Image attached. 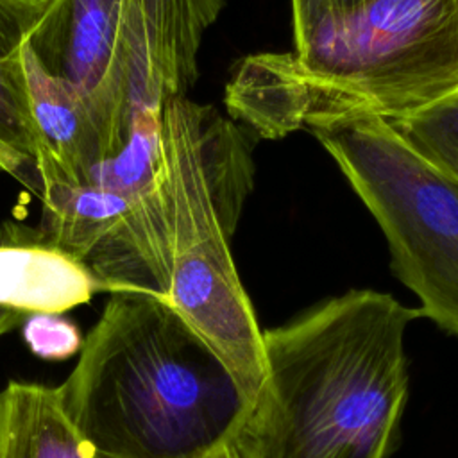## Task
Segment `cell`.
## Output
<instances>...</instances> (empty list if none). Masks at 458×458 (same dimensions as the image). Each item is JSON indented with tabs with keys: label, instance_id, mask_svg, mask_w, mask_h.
<instances>
[{
	"label": "cell",
	"instance_id": "cell-1",
	"mask_svg": "<svg viewBox=\"0 0 458 458\" xmlns=\"http://www.w3.org/2000/svg\"><path fill=\"white\" fill-rule=\"evenodd\" d=\"M458 93V0H363L324 9L290 52L245 57L225 88L234 120L284 138L401 122Z\"/></svg>",
	"mask_w": 458,
	"mask_h": 458
},
{
	"label": "cell",
	"instance_id": "cell-2",
	"mask_svg": "<svg viewBox=\"0 0 458 458\" xmlns=\"http://www.w3.org/2000/svg\"><path fill=\"white\" fill-rule=\"evenodd\" d=\"M417 317L388 293L351 290L263 331V379L231 444L236 458H385Z\"/></svg>",
	"mask_w": 458,
	"mask_h": 458
},
{
	"label": "cell",
	"instance_id": "cell-3",
	"mask_svg": "<svg viewBox=\"0 0 458 458\" xmlns=\"http://www.w3.org/2000/svg\"><path fill=\"white\" fill-rule=\"evenodd\" d=\"M57 388L97 458H209L250 406L218 352L147 292L111 293Z\"/></svg>",
	"mask_w": 458,
	"mask_h": 458
},
{
	"label": "cell",
	"instance_id": "cell-4",
	"mask_svg": "<svg viewBox=\"0 0 458 458\" xmlns=\"http://www.w3.org/2000/svg\"><path fill=\"white\" fill-rule=\"evenodd\" d=\"M157 181L170 243L166 301L252 401L265 370L263 331L229 249L252 190L250 143L215 107L172 98L161 114Z\"/></svg>",
	"mask_w": 458,
	"mask_h": 458
},
{
	"label": "cell",
	"instance_id": "cell-5",
	"mask_svg": "<svg viewBox=\"0 0 458 458\" xmlns=\"http://www.w3.org/2000/svg\"><path fill=\"white\" fill-rule=\"evenodd\" d=\"M311 134L383 229L392 270L420 301V317L458 335V179L385 120Z\"/></svg>",
	"mask_w": 458,
	"mask_h": 458
},
{
	"label": "cell",
	"instance_id": "cell-6",
	"mask_svg": "<svg viewBox=\"0 0 458 458\" xmlns=\"http://www.w3.org/2000/svg\"><path fill=\"white\" fill-rule=\"evenodd\" d=\"M224 0H118L113 50L100 89L89 98L106 161L129 141L132 120L161 114L195 84L202 36Z\"/></svg>",
	"mask_w": 458,
	"mask_h": 458
},
{
	"label": "cell",
	"instance_id": "cell-7",
	"mask_svg": "<svg viewBox=\"0 0 458 458\" xmlns=\"http://www.w3.org/2000/svg\"><path fill=\"white\" fill-rule=\"evenodd\" d=\"M134 193L97 182L50 186L41 199L39 234L86 265L114 292H147L166 299L170 243L157 184Z\"/></svg>",
	"mask_w": 458,
	"mask_h": 458
},
{
	"label": "cell",
	"instance_id": "cell-8",
	"mask_svg": "<svg viewBox=\"0 0 458 458\" xmlns=\"http://www.w3.org/2000/svg\"><path fill=\"white\" fill-rule=\"evenodd\" d=\"M23 64L38 143V195L50 186H86L106 161L102 131L88 95L50 75L27 41Z\"/></svg>",
	"mask_w": 458,
	"mask_h": 458
},
{
	"label": "cell",
	"instance_id": "cell-9",
	"mask_svg": "<svg viewBox=\"0 0 458 458\" xmlns=\"http://www.w3.org/2000/svg\"><path fill=\"white\" fill-rule=\"evenodd\" d=\"M104 283L81 261L18 222L0 229V306L32 313H64L86 304Z\"/></svg>",
	"mask_w": 458,
	"mask_h": 458
},
{
	"label": "cell",
	"instance_id": "cell-10",
	"mask_svg": "<svg viewBox=\"0 0 458 458\" xmlns=\"http://www.w3.org/2000/svg\"><path fill=\"white\" fill-rule=\"evenodd\" d=\"M118 0H45L27 45L39 64L93 98L106 77Z\"/></svg>",
	"mask_w": 458,
	"mask_h": 458
},
{
	"label": "cell",
	"instance_id": "cell-11",
	"mask_svg": "<svg viewBox=\"0 0 458 458\" xmlns=\"http://www.w3.org/2000/svg\"><path fill=\"white\" fill-rule=\"evenodd\" d=\"M0 458H97L59 388L11 379L0 390Z\"/></svg>",
	"mask_w": 458,
	"mask_h": 458
},
{
	"label": "cell",
	"instance_id": "cell-12",
	"mask_svg": "<svg viewBox=\"0 0 458 458\" xmlns=\"http://www.w3.org/2000/svg\"><path fill=\"white\" fill-rule=\"evenodd\" d=\"M45 0H0V145L34 170L38 143L23 64V43Z\"/></svg>",
	"mask_w": 458,
	"mask_h": 458
},
{
	"label": "cell",
	"instance_id": "cell-13",
	"mask_svg": "<svg viewBox=\"0 0 458 458\" xmlns=\"http://www.w3.org/2000/svg\"><path fill=\"white\" fill-rule=\"evenodd\" d=\"M392 125L417 150L458 179V93Z\"/></svg>",
	"mask_w": 458,
	"mask_h": 458
},
{
	"label": "cell",
	"instance_id": "cell-14",
	"mask_svg": "<svg viewBox=\"0 0 458 458\" xmlns=\"http://www.w3.org/2000/svg\"><path fill=\"white\" fill-rule=\"evenodd\" d=\"M21 335L32 354L43 360H66L82 347L77 326L59 313L27 315Z\"/></svg>",
	"mask_w": 458,
	"mask_h": 458
},
{
	"label": "cell",
	"instance_id": "cell-15",
	"mask_svg": "<svg viewBox=\"0 0 458 458\" xmlns=\"http://www.w3.org/2000/svg\"><path fill=\"white\" fill-rule=\"evenodd\" d=\"M293 21V43L299 41L318 18L326 0H290Z\"/></svg>",
	"mask_w": 458,
	"mask_h": 458
},
{
	"label": "cell",
	"instance_id": "cell-16",
	"mask_svg": "<svg viewBox=\"0 0 458 458\" xmlns=\"http://www.w3.org/2000/svg\"><path fill=\"white\" fill-rule=\"evenodd\" d=\"M0 172L11 174L14 177H18L21 182H25L32 191L38 190V174L36 170L27 165L23 159H20L18 156H14L13 152H9L5 147L0 145Z\"/></svg>",
	"mask_w": 458,
	"mask_h": 458
},
{
	"label": "cell",
	"instance_id": "cell-17",
	"mask_svg": "<svg viewBox=\"0 0 458 458\" xmlns=\"http://www.w3.org/2000/svg\"><path fill=\"white\" fill-rule=\"evenodd\" d=\"M25 313L11 310V308H4L0 306V336L11 329H14L16 326H21V322L25 320Z\"/></svg>",
	"mask_w": 458,
	"mask_h": 458
},
{
	"label": "cell",
	"instance_id": "cell-18",
	"mask_svg": "<svg viewBox=\"0 0 458 458\" xmlns=\"http://www.w3.org/2000/svg\"><path fill=\"white\" fill-rule=\"evenodd\" d=\"M360 2H363V0H326L324 9H349Z\"/></svg>",
	"mask_w": 458,
	"mask_h": 458
}]
</instances>
